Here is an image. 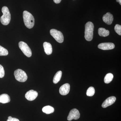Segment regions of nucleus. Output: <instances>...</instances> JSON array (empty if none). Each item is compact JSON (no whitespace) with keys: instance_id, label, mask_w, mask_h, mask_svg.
<instances>
[{"instance_id":"obj_1","label":"nucleus","mask_w":121,"mask_h":121,"mask_svg":"<svg viewBox=\"0 0 121 121\" xmlns=\"http://www.w3.org/2000/svg\"><path fill=\"white\" fill-rule=\"evenodd\" d=\"M23 18L25 25L29 29L32 28L35 24L34 17L28 11H25L23 12Z\"/></svg>"},{"instance_id":"obj_2","label":"nucleus","mask_w":121,"mask_h":121,"mask_svg":"<svg viewBox=\"0 0 121 121\" xmlns=\"http://www.w3.org/2000/svg\"><path fill=\"white\" fill-rule=\"evenodd\" d=\"M94 25L91 22H89L85 25L84 37L87 41H91L93 39Z\"/></svg>"},{"instance_id":"obj_3","label":"nucleus","mask_w":121,"mask_h":121,"mask_svg":"<svg viewBox=\"0 0 121 121\" xmlns=\"http://www.w3.org/2000/svg\"><path fill=\"white\" fill-rule=\"evenodd\" d=\"M2 12L3 15L0 17L1 22L3 25H8L11 21V13L8 7L6 6L2 7Z\"/></svg>"},{"instance_id":"obj_4","label":"nucleus","mask_w":121,"mask_h":121,"mask_svg":"<svg viewBox=\"0 0 121 121\" xmlns=\"http://www.w3.org/2000/svg\"><path fill=\"white\" fill-rule=\"evenodd\" d=\"M15 78L18 82H24L27 79V76L26 72L21 69H17L14 72Z\"/></svg>"},{"instance_id":"obj_5","label":"nucleus","mask_w":121,"mask_h":121,"mask_svg":"<svg viewBox=\"0 0 121 121\" xmlns=\"http://www.w3.org/2000/svg\"><path fill=\"white\" fill-rule=\"evenodd\" d=\"M19 46L20 50L23 54L27 56L30 57L32 56V51L28 44L23 41H20L19 43Z\"/></svg>"},{"instance_id":"obj_6","label":"nucleus","mask_w":121,"mask_h":121,"mask_svg":"<svg viewBox=\"0 0 121 121\" xmlns=\"http://www.w3.org/2000/svg\"><path fill=\"white\" fill-rule=\"evenodd\" d=\"M51 35L54 37L57 42L62 43L64 41V36L62 33L55 29H51L50 31Z\"/></svg>"},{"instance_id":"obj_7","label":"nucleus","mask_w":121,"mask_h":121,"mask_svg":"<svg viewBox=\"0 0 121 121\" xmlns=\"http://www.w3.org/2000/svg\"><path fill=\"white\" fill-rule=\"evenodd\" d=\"M80 117V114L79 111L76 109H72L69 112L67 120L68 121H71L73 119L78 120Z\"/></svg>"},{"instance_id":"obj_8","label":"nucleus","mask_w":121,"mask_h":121,"mask_svg":"<svg viewBox=\"0 0 121 121\" xmlns=\"http://www.w3.org/2000/svg\"><path fill=\"white\" fill-rule=\"evenodd\" d=\"M38 95V93L37 91L33 90H30L26 93L25 97L29 101H32L37 98Z\"/></svg>"},{"instance_id":"obj_9","label":"nucleus","mask_w":121,"mask_h":121,"mask_svg":"<svg viewBox=\"0 0 121 121\" xmlns=\"http://www.w3.org/2000/svg\"><path fill=\"white\" fill-rule=\"evenodd\" d=\"M115 47L114 44L111 43H103L98 45V48L104 50H112Z\"/></svg>"},{"instance_id":"obj_10","label":"nucleus","mask_w":121,"mask_h":121,"mask_svg":"<svg viewBox=\"0 0 121 121\" xmlns=\"http://www.w3.org/2000/svg\"><path fill=\"white\" fill-rule=\"evenodd\" d=\"M116 98L114 96H111L108 98L103 102L102 105V107L106 108L112 105L116 101Z\"/></svg>"},{"instance_id":"obj_11","label":"nucleus","mask_w":121,"mask_h":121,"mask_svg":"<svg viewBox=\"0 0 121 121\" xmlns=\"http://www.w3.org/2000/svg\"><path fill=\"white\" fill-rule=\"evenodd\" d=\"M70 90V85L69 83H65L61 86L60 88L59 92L60 95H65L69 93Z\"/></svg>"},{"instance_id":"obj_12","label":"nucleus","mask_w":121,"mask_h":121,"mask_svg":"<svg viewBox=\"0 0 121 121\" xmlns=\"http://www.w3.org/2000/svg\"><path fill=\"white\" fill-rule=\"evenodd\" d=\"M103 20L107 24L111 25L112 23L113 20V17L110 13H107L103 16Z\"/></svg>"},{"instance_id":"obj_13","label":"nucleus","mask_w":121,"mask_h":121,"mask_svg":"<svg viewBox=\"0 0 121 121\" xmlns=\"http://www.w3.org/2000/svg\"><path fill=\"white\" fill-rule=\"evenodd\" d=\"M43 47L44 52L47 55H50L52 54V47L51 43L47 42H44L43 43Z\"/></svg>"},{"instance_id":"obj_14","label":"nucleus","mask_w":121,"mask_h":121,"mask_svg":"<svg viewBox=\"0 0 121 121\" xmlns=\"http://www.w3.org/2000/svg\"><path fill=\"white\" fill-rule=\"evenodd\" d=\"M11 101L10 97L7 94H2L0 95V103L5 104Z\"/></svg>"},{"instance_id":"obj_15","label":"nucleus","mask_w":121,"mask_h":121,"mask_svg":"<svg viewBox=\"0 0 121 121\" xmlns=\"http://www.w3.org/2000/svg\"><path fill=\"white\" fill-rule=\"evenodd\" d=\"M98 32L99 35L102 37H106L109 35V31L103 28L99 29Z\"/></svg>"},{"instance_id":"obj_16","label":"nucleus","mask_w":121,"mask_h":121,"mask_svg":"<svg viewBox=\"0 0 121 121\" xmlns=\"http://www.w3.org/2000/svg\"><path fill=\"white\" fill-rule=\"evenodd\" d=\"M42 111L43 112L47 114H50L54 112L55 110L52 107L50 106H47L43 108Z\"/></svg>"},{"instance_id":"obj_17","label":"nucleus","mask_w":121,"mask_h":121,"mask_svg":"<svg viewBox=\"0 0 121 121\" xmlns=\"http://www.w3.org/2000/svg\"><path fill=\"white\" fill-rule=\"evenodd\" d=\"M62 73L61 71H59L56 72L54 76V78H53V82L54 83L56 84L60 81L62 77Z\"/></svg>"},{"instance_id":"obj_18","label":"nucleus","mask_w":121,"mask_h":121,"mask_svg":"<svg viewBox=\"0 0 121 121\" xmlns=\"http://www.w3.org/2000/svg\"><path fill=\"white\" fill-rule=\"evenodd\" d=\"M113 78V75L111 73L107 74L104 78V82L105 83H110L112 80Z\"/></svg>"},{"instance_id":"obj_19","label":"nucleus","mask_w":121,"mask_h":121,"mask_svg":"<svg viewBox=\"0 0 121 121\" xmlns=\"http://www.w3.org/2000/svg\"><path fill=\"white\" fill-rule=\"evenodd\" d=\"M95 92L94 88L92 86L90 87L87 90L86 95L89 97H91L94 95Z\"/></svg>"},{"instance_id":"obj_20","label":"nucleus","mask_w":121,"mask_h":121,"mask_svg":"<svg viewBox=\"0 0 121 121\" xmlns=\"http://www.w3.org/2000/svg\"><path fill=\"white\" fill-rule=\"evenodd\" d=\"M8 54V51L6 48L0 45V56H6Z\"/></svg>"},{"instance_id":"obj_21","label":"nucleus","mask_w":121,"mask_h":121,"mask_svg":"<svg viewBox=\"0 0 121 121\" xmlns=\"http://www.w3.org/2000/svg\"><path fill=\"white\" fill-rule=\"evenodd\" d=\"M115 30L116 33H117L118 35H121V26L118 24L115 25L114 28Z\"/></svg>"},{"instance_id":"obj_22","label":"nucleus","mask_w":121,"mask_h":121,"mask_svg":"<svg viewBox=\"0 0 121 121\" xmlns=\"http://www.w3.org/2000/svg\"><path fill=\"white\" fill-rule=\"evenodd\" d=\"M5 75L4 69L2 65H0V78H4Z\"/></svg>"},{"instance_id":"obj_23","label":"nucleus","mask_w":121,"mask_h":121,"mask_svg":"<svg viewBox=\"0 0 121 121\" xmlns=\"http://www.w3.org/2000/svg\"><path fill=\"white\" fill-rule=\"evenodd\" d=\"M7 121H20L19 119L15 118H13L11 117H9Z\"/></svg>"},{"instance_id":"obj_24","label":"nucleus","mask_w":121,"mask_h":121,"mask_svg":"<svg viewBox=\"0 0 121 121\" xmlns=\"http://www.w3.org/2000/svg\"><path fill=\"white\" fill-rule=\"evenodd\" d=\"M61 0H54V1L56 4H58L60 3L61 2Z\"/></svg>"},{"instance_id":"obj_25","label":"nucleus","mask_w":121,"mask_h":121,"mask_svg":"<svg viewBox=\"0 0 121 121\" xmlns=\"http://www.w3.org/2000/svg\"><path fill=\"white\" fill-rule=\"evenodd\" d=\"M117 2H118L119 4L121 5V0H116Z\"/></svg>"}]
</instances>
